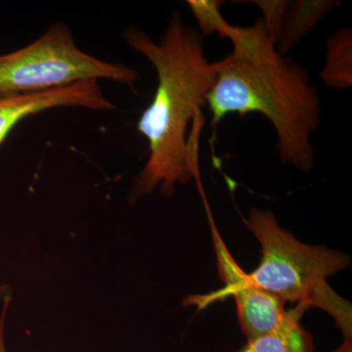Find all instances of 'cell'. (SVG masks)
I'll return each instance as SVG.
<instances>
[{
    "instance_id": "1",
    "label": "cell",
    "mask_w": 352,
    "mask_h": 352,
    "mask_svg": "<svg viewBox=\"0 0 352 352\" xmlns=\"http://www.w3.org/2000/svg\"><path fill=\"white\" fill-rule=\"evenodd\" d=\"M122 38L151 62L157 78L152 103L138 120L149 157L132 184L131 200L157 189L170 197L177 184L200 182L201 108L217 80L219 61H208L203 36L178 12L171 15L159 43L135 27L126 28Z\"/></svg>"
},
{
    "instance_id": "2",
    "label": "cell",
    "mask_w": 352,
    "mask_h": 352,
    "mask_svg": "<svg viewBox=\"0 0 352 352\" xmlns=\"http://www.w3.org/2000/svg\"><path fill=\"white\" fill-rule=\"evenodd\" d=\"M207 105L214 129L231 113H261L276 132L282 163L305 173L314 168L311 138L320 124V100L307 69L291 58L275 51L252 59L230 54L220 60Z\"/></svg>"
},
{
    "instance_id": "3",
    "label": "cell",
    "mask_w": 352,
    "mask_h": 352,
    "mask_svg": "<svg viewBox=\"0 0 352 352\" xmlns=\"http://www.w3.org/2000/svg\"><path fill=\"white\" fill-rule=\"evenodd\" d=\"M245 224L261 245V261L249 274L259 288L305 309L321 308L344 338H352L351 303L338 295L327 278L349 265L342 252L300 242L280 227L268 210L252 208Z\"/></svg>"
},
{
    "instance_id": "4",
    "label": "cell",
    "mask_w": 352,
    "mask_h": 352,
    "mask_svg": "<svg viewBox=\"0 0 352 352\" xmlns=\"http://www.w3.org/2000/svg\"><path fill=\"white\" fill-rule=\"evenodd\" d=\"M138 78L136 69L83 52L63 23L53 25L24 48L0 56V96L38 94L98 80L124 83L134 91Z\"/></svg>"
},
{
    "instance_id": "5",
    "label": "cell",
    "mask_w": 352,
    "mask_h": 352,
    "mask_svg": "<svg viewBox=\"0 0 352 352\" xmlns=\"http://www.w3.org/2000/svg\"><path fill=\"white\" fill-rule=\"evenodd\" d=\"M210 224L219 277L226 287L208 296H190L187 305L204 308L208 303L232 296L241 330L248 340L274 335L282 340L289 352H314V340L300 324L307 309L296 305L293 309L287 310L283 300L252 283L249 274L227 249L210 215Z\"/></svg>"
},
{
    "instance_id": "6",
    "label": "cell",
    "mask_w": 352,
    "mask_h": 352,
    "mask_svg": "<svg viewBox=\"0 0 352 352\" xmlns=\"http://www.w3.org/2000/svg\"><path fill=\"white\" fill-rule=\"evenodd\" d=\"M63 107L92 111L116 109L102 92L98 80H87L38 94L0 96V145L23 120L44 111Z\"/></svg>"
},
{
    "instance_id": "7",
    "label": "cell",
    "mask_w": 352,
    "mask_h": 352,
    "mask_svg": "<svg viewBox=\"0 0 352 352\" xmlns=\"http://www.w3.org/2000/svg\"><path fill=\"white\" fill-rule=\"evenodd\" d=\"M340 2L333 0H296L289 1L281 29L275 41L279 54L285 55L302 41L315 25Z\"/></svg>"
},
{
    "instance_id": "8",
    "label": "cell",
    "mask_w": 352,
    "mask_h": 352,
    "mask_svg": "<svg viewBox=\"0 0 352 352\" xmlns=\"http://www.w3.org/2000/svg\"><path fill=\"white\" fill-rule=\"evenodd\" d=\"M327 53L320 78L332 89L346 90L352 85V31L342 28L326 41Z\"/></svg>"
},
{
    "instance_id": "9",
    "label": "cell",
    "mask_w": 352,
    "mask_h": 352,
    "mask_svg": "<svg viewBox=\"0 0 352 352\" xmlns=\"http://www.w3.org/2000/svg\"><path fill=\"white\" fill-rule=\"evenodd\" d=\"M223 2L219 0H188L187 6L191 9L198 23L201 36L219 34L220 38H230L235 25L229 24L220 12Z\"/></svg>"
},
{
    "instance_id": "10",
    "label": "cell",
    "mask_w": 352,
    "mask_h": 352,
    "mask_svg": "<svg viewBox=\"0 0 352 352\" xmlns=\"http://www.w3.org/2000/svg\"><path fill=\"white\" fill-rule=\"evenodd\" d=\"M254 6H258L263 12V22L266 31L273 41H276L282 22H283L285 11L288 6L289 1L285 0H256L252 1Z\"/></svg>"
},
{
    "instance_id": "11",
    "label": "cell",
    "mask_w": 352,
    "mask_h": 352,
    "mask_svg": "<svg viewBox=\"0 0 352 352\" xmlns=\"http://www.w3.org/2000/svg\"><path fill=\"white\" fill-rule=\"evenodd\" d=\"M236 352H289L277 336L268 335L248 340L247 344Z\"/></svg>"
},
{
    "instance_id": "12",
    "label": "cell",
    "mask_w": 352,
    "mask_h": 352,
    "mask_svg": "<svg viewBox=\"0 0 352 352\" xmlns=\"http://www.w3.org/2000/svg\"><path fill=\"white\" fill-rule=\"evenodd\" d=\"M7 311V307H3V314H2L1 320H0V352H6V346H4V318H6V314Z\"/></svg>"
},
{
    "instance_id": "13",
    "label": "cell",
    "mask_w": 352,
    "mask_h": 352,
    "mask_svg": "<svg viewBox=\"0 0 352 352\" xmlns=\"http://www.w3.org/2000/svg\"><path fill=\"white\" fill-rule=\"evenodd\" d=\"M332 352H352V338H344L342 344Z\"/></svg>"
}]
</instances>
